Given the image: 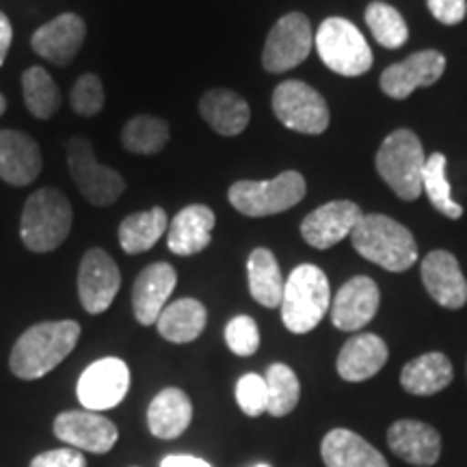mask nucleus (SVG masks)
Wrapping results in <instances>:
<instances>
[{"label":"nucleus","instance_id":"f257e3e1","mask_svg":"<svg viewBox=\"0 0 467 467\" xmlns=\"http://www.w3.org/2000/svg\"><path fill=\"white\" fill-rule=\"evenodd\" d=\"M80 337L76 320H52L26 329L11 350L9 368L17 379L35 381L48 375L72 353Z\"/></svg>","mask_w":467,"mask_h":467},{"label":"nucleus","instance_id":"f03ea898","mask_svg":"<svg viewBox=\"0 0 467 467\" xmlns=\"http://www.w3.org/2000/svg\"><path fill=\"white\" fill-rule=\"evenodd\" d=\"M350 241L361 258L389 273H405L418 260L413 234L385 214H364L350 234Z\"/></svg>","mask_w":467,"mask_h":467},{"label":"nucleus","instance_id":"7ed1b4c3","mask_svg":"<svg viewBox=\"0 0 467 467\" xmlns=\"http://www.w3.org/2000/svg\"><path fill=\"white\" fill-rule=\"evenodd\" d=\"M331 303L329 279L318 266L301 265L285 279L282 320L292 334H309L325 318Z\"/></svg>","mask_w":467,"mask_h":467},{"label":"nucleus","instance_id":"20e7f679","mask_svg":"<svg viewBox=\"0 0 467 467\" xmlns=\"http://www.w3.org/2000/svg\"><path fill=\"white\" fill-rule=\"evenodd\" d=\"M72 230V206L57 189H39L26 200L22 210L20 236L26 249L48 254L57 249Z\"/></svg>","mask_w":467,"mask_h":467},{"label":"nucleus","instance_id":"39448f33","mask_svg":"<svg viewBox=\"0 0 467 467\" xmlns=\"http://www.w3.org/2000/svg\"><path fill=\"white\" fill-rule=\"evenodd\" d=\"M426 156L416 132L400 128L385 139L377 151V171L400 200L413 202L422 195Z\"/></svg>","mask_w":467,"mask_h":467},{"label":"nucleus","instance_id":"423d86ee","mask_svg":"<svg viewBox=\"0 0 467 467\" xmlns=\"http://www.w3.org/2000/svg\"><path fill=\"white\" fill-rule=\"evenodd\" d=\"M307 184L299 171H284L273 180H241L227 191L230 203L244 217H271L295 208L306 197Z\"/></svg>","mask_w":467,"mask_h":467},{"label":"nucleus","instance_id":"0eeeda50","mask_svg":"<svg viewBox=\"0 0 467 467\" xmlns=\"http://www.w3.org/2000/svg\"><path fill=\"white\" fill-rule=\"evenodd\" d=\"M320 58L331 72L361 76L372 67V50L353 22L344 17H327L314 37Z\"/></svg>","mask_w":467,"mask_h":467},{"label":"nucleus","instance_id":"6e6552de","mask_svg":"<svg viewBox=\"0 0 467 467\" xmlns=\"http://www.w3.org/2000/svg\"><path fill=\"white\" fill-rule=\"evenodd\" d=\"M67 169L80 195L98 208L113 206L126 191V182L115 169L100 165L93 156L89 139L74 137L67 145Z\"/></svg>","mask_w":467,"mask_h":467},{"label":"nucleus","instance_id":"1a4fd4ad","mask_svg":"<svg viewBox=\"0 0 467 467\" xmlns=\"http://www.w3.org/2000/svg\"><path fill=\"white\" fill-rule=\"evenodd\" d=\"M273 110L290 130L323 134L329 128V107L325 98L301 80H285L273 93Z\"/></svg>","mask_w":467,"mask_h":467},{"label":"nucleus","instance_id":"9d476101","mask_svg":"<svg viewBox=\"0 0 467 467\" xmlns=\"http://www.w3.org/2000/svg\"><path fill=\"white\" fill-rule=\"evenodd\" d=\"M312 52V26L303 14H285L268 33L262 66L271 74H284L301 66Z\"/></svg>","mask_w":467,"mask_h":467},{"label":"nucleus","instance_id":"9b49d317","mask_svg":"<svg viewBox=\"0 0 467 467\" xmlns=\"http://www.w3.org/2000/svg\"><path fill=\"white\" fill-rule=\"evenodd\" d=\"M130 389V370L119 358L93 361L78 379L76 394L87 411H107L119 405Z\"/></svg>","mask_w":467,"mask_h":467},{"label":"nucleus","instance_id":"f8f14e48","mask_svg":"<svg viewBox=\"0 0 467 467\" xmlns=\"http://www.w3.org/2000/svg\"><path fill=\"white\" fill-rule=\"evenodd\" d=\"M121 285V273L104 249H89L78 266V296L89 314L110 307Z\"/></svg>","mask_w":467,"mask_h":467},{"label":"nucleus","instance_id":"ddd939ff","mask_svg":"<svg viewBox=\"0 0 467 467\" xmlns=\"http://www.w3.org/2000/svg\"><path fill=\"white\" fill-rule=\"evenodd\" d=\"M55 435L76 451L104 454L117 443L119 431L109 418L87 409L58 413L55 420Z\"/></svg>","mask_w":467,"mask_h":467},{"label":"nucleus","instance_id":"4468645a","mask_svg":"<svg viewBox=\"0 0 467 467\" xmlns=\"http://www.w3.org/2000/svg\"><path fill=\"white\" fill-rule=\"evenodd\" d=\"M446 57L437 50H422L394 63L381 74V91L394 100H407L420 87H431L441 78Z\"/></svg>","mask_w":467,"mask_h":467},{"label":"nucleus","instance_id":"2eb2a0df","mask_svg":"<svg viewBox=\"0 0 467 467\" xmlns=\"http://www.w3.org/2000/svg\"><path fill=\"white\" fill-rule=\"evenodd\" d=\"M361 217L364 214L355 202H329L303 219L301 236L314 249H329L350 236Z\"/></svg>","mask_w":467,"mask_h":467},{"label":"nucleus","instance_id":"dca6fc26","mask_svg":"<svg viewBox=\"0 0 467 467\" xmlns=\"http://www.w3.org/2000/svg\"><path fill=\"white\" fill-rule=\"evenodd\" d=\"M379 301H381L379 285L370 277L358 275L348 279L331 303V323L340 331L364 329L375 318Z\"/></svg>","mask_w":467,"mask_h":467},{"label":"nucleus","instance_id":"f3484780","mask_svg":"<svg viewBox=\"0 0 467 467\" xmlns=\"http://www.w3.org/2000/svg\"><path fill=\"white\" fill-rule=\"evenodd\" d=\"M87 26L78 14H61L33 33L31 46L39 57L55 66H67L85 42Z\"/></svg>","mask_w":467,"mask_h":467},{"label":"nucleus","instance_id":"a211bd4d","mask_svg":"<svg viewBox=\"0 0 467 467\" xmlns=\"http://www.w3.org/2000/svg\"><path fill=\"white\" fill-rule=\"evenodd\" d=\"M422 282L431 299L446 309H461L467 303V279L451 251H431L422 260Z\"/></svg>","mask_w":467,"mask_h":467},{"label":"nucleus","instance_id":"6ab92c4d","mask_svg":"<svg viewBox=\"0 0 467 467\" xmlns=\"http://www.w3.org/2000/svg\"><path fill=\"white\" fill-rule=\"evenodd\" d=\"M175 284H178V275H175V268L167 262H156V265L143 268L132 285L134 318L143 327L156 325L162 309L167 307L169 296L175 290Z\"/></svg>","mask_w":467,"mask_h":467},{"label":"nucleus","instance_id":"aec40b11","mask_svg":"<svg viewBox=\"0 0 467 467\" xmlns=\"http://www.w3.org/2000/svg\"><path fill=\"white\" fill-rule=\"evenodd\" d=\"M388 443L396 457L416 467H431L440 461L441 435L420 420H399L389 426Z\"/></svg>","mask_w":467,"mask_h":467},{"label":"nucleus","instance_id":"412c9836","mask_svg":"<svg viewBox=\"0 0 467 467\" xmlns=\"http://www.w3.org/2000/svg\"><path fill=\"white\" fill-rule=\"evenodd\" d=\"M42 151L20 130H0V180L11 186L31 184L42 173Z\"/></svg>","mask_w":467,"mask_h":467},{"label":"nucleus","instance_id":"4be33fe9","mask_svg":"<svg viewBox=\"0 0 467 467\" xmlns=\"http://www.w3.org/2000/svg\"><path fill=\"white\" fill-rule=\"evenodd\" d=\"M217 223L214 213L203 203H192L175 214L167 230V247L175 255L202 254L213 241V227Z\"/></svg>","mask_w":467,"mask_h":467},{"label":"nucleus","instance_id":"5701e85b","mask_svg":"<svg viewBox=\"0 0 467 467\" xmlns=\"http://www.w3.org/2000/svg\"><path fill=\"white\" fill-rule=\"evenodd\" d=\"M389 358L388 344L375 334H358L344 344L337 355V375L344 381L361 383L377 375Z\"/></svg>","mask_w":467,"mask_h":467},{"label":"nucleus","instance_id":"b1692460","mask_svg":"<svg viewBox=\"0 0 467 467\" xmlns=\"http://www.w3.org/2000/svg\"><path fill=\"white\" fill-rule=\"evenodd\" d=\"M327 467H389L372 443L348 429H334L320 443Z\"/></svg>","mask_w":467,"mask_h":467},{"label":"nucleus","instance_id":"393cba45","mask_svg":"<svg viewBox=\"0 0 467 467\" xmlns=\"http://www.w3.org/2000/svg\"><path fill=\"white\" fill-rule=\"evenodd\" d=\"M192 405L182 389L167 388L154 396L148 409V426L159 440H175L191 426Z\"/></svg>","mask_w":467,"mask_h":467},{"label":"nucleus","instance_id":"a878e982","mask_svg":"<svg viewBox=\"0 0 467 467\" xmlns=\"http://www.w3.org/2000/svg\"><path fill=\"white\" fill-rule=\"evenodd\" d=\"M200 113L206 124L221 137H236L249 126L251 110L244 98L230 89H213L203 93Z\"/></svg>","mask_w":467,"mask_h":467},{"label":"nucleus","instance_id":"bb28decb","mask_svg":"<svg viewBox=\"0 0 467 467\" xmlns=\"http://www.w3.org/2000/svg\"><path fill=\"white\" fill-rule=\"evenodd\" d=\"M454 370L443 353H426L402 368L400 385L413 396H433L452 383Z\"/></svg>","mask_w":467,"mask_h":467},{"label":"nucleus","instance_id":"cd10ccee","mask_svg":"<svg viewBox=\"0 0 467 467\" xmlns=\"http://www.w3.org/2000/svg\"><path fill=\"white\" fill-rule=\"evenodd\" d=\"M247 277H249V292L260 306L268 309L282 306L284 296V277L282 268L277 265V258L273 251L258 247L251 251L247 260Z\"/></svg>","mask_w":467,"mask_h":467},{"label":"nucleus","instance_id":"c85d7f7f","mask_svg":"<svg viewBox=\"0 0 467 467\" xmlns=\"http://www.w3.org/2000/svg\"><path fill=\"white\" fill-rule=\"evenodd\" d=\"M208 312L197 299H178L162 309L156 320L159 334L173 344H186L197 340L206 327Z\"/></svg>","mask_w":467,"mask_h":467},{"label":"nucleus","instance_id":"c756f323","mask_svg":"<svg viewBox=\"0 0 467 467\" xmlns=\"http://www.w3.org/2000/svg\"><path fill=\"white\" fill-rule=\"evenodd\" d=\"M167 230L169 217L165 210L151 208L145 210V213L130 214V217L121 221L117 236H119L121 249H124L128 255H137L154 247V244L165 236Z\"/></svg>","mask_w":467,"mask_h":467},{"label":"nucleus","instance_id":"7c9ffc66","mask_svg":"<svg viewBox=\"0 0 467 467\" xmlns=\"http://www.w3.org/2000/svg\"><path fill=\"white\" fill-rule=\"evenodd\" d=\"M169 124L154 115H137L121 130V143L130 154L154 156L169 141Z\"/></svg>","mask_w":467,"mask_h":467},{"label":"nucleus","instance_id":"2f4dec72","mask_svg":"<svg viewBox=\"0 0 467 467\" xmlns=\"http://www.w3.org/2000/svg\"><path fill=\"white\" fill-rule=\"evenodd\" d=\"M22 96L28 113L37 119H50L61 107V91L44 67L33 66L22 74Z\"/></svg>","mask_w":467,"mask_h":467},{"label":"nucleus","instance_id":"473e14b6","mask_svg":"<svg viewBox=\"0 0 467 467\" xmlns=\"http://www.w3.org/2000/svg\"><path fill=\"white\" fill-rule=\"evenodd\" d=\"M265 381L268 394L266 413H271L273 418L288 416L292 409L299 405L301 399V385L295 370L285 364H273L268 366Z\"/></svg>","mask_w":467,"mask_h":467},{"label":"nucleus","instance_id":"72a5a7b5","mask_svg":"<svg viewBox=\"0 0 467 467\" xmlns=\"http://www.w3.org/2000/svg\"><path fill=\"white\" fill-rule=\"evenodd\" d=\"M446 156L435 151L426 159L424 173H422V191L429 195V200L433 206L440 210L441 214H446L448 219H461L463 217V208L452 200L451 182L446 178Z\"/></svg>","mask_w":467,"mask_h":467},{"label":"nucleus","instance_id":"f704fd0d","mask_svg":"<svg viewBox=\"0 0 467 467\" xmlns=\"http://www.w3.org/2000/svg\"><path fill=\"white\" fill-rule=\"evenodd\" d=\"M366 22L372 37L385 48H400L409 39L405 17L388 3H370L366 9Z\"/></svg>","mask_w":467,"mask_h":467},{"label":"nucleus","instance_id":"c9c22d12","mask_svg":"<svg viewBox=\"0 0 467 467\" xmlns=\"http://www.w3.org/2000/svg\"><path fill=\"white\" fill-rule=\"evenodd\" d=\"M225 342L234 355L251 358L260 348V329L251 317H234L225 327Z\"/></svg>","mask_w":467,"mask_h":467},{"label":"nucleus","instance_id":"e433bc0d","mask_svg":"<svg viewBox=\"0 0 467 467\" xmlns=\"http://www.w3.org/2000/svg\"><path fill=\"white\" fill-rule=\"evenodd\" d=\"M72 109L80 117H96L104 109V87L100 76L83 74L72 89Z\"/></svg>","mask_w":467,"mask_h":467},{"label":"nucleus","instance_id":"4c0bfd02","mask_svg":"<svg viewBox=\"0 0 467 467\" xmlns=\"http://www.w3.org/2000/svg\"><path fill=\"white\" fill-rule=\"evenodd\" d=\"M236 402L243 409V413H247L249 418H258L262 413H266L268 394L265 377L249 372V375L238 379Z\"/></svg>","mask_w":467,"mask_h":467},{"label":"nucleus","instance_id":"58836bf2","mask_svg":"<svg viewBox=\"0 0 467 467\" xmlns=\"http://www.w3.org/2000/svg\"><path fill=\"white\" fill-rule=\"evenodd\" d=\"M31 467H87L85 454L76 448H58L37 454L31 461Z\"/></svg>","mask_w":467,"mask_h":467},{"label":"nucleus","instance_id":"ea45409f","mask_svg":"<svg viewBox=\"0 0 467 467\" xmlns=\"http://www.w3.org/2000/svg\"><path fill=\"white\" fill-rule=\"evenodd\" d=\"M429 9L441 25H459L467 14L465 0H429Z\"/></svg>","mask_w":467,"mask_h":467},{"label":"nucleus","instance_id":"a19ab883","mask_svg":"<svg viewBox=\"0 0 467 467\" xmlns=\"http://www.w3.org/2000/svg\"><path fill=\"white\" fill-rule=\"evenodd\" d=\"M161 467H213V465L200 457H191V454H169V457L161 461Z\"/></svg>","mask_w":467,"mask_h":467},{"label":"nucleus","instance_id":"79ce46f5","mask_svg":"<svg viewBox=\"0 0 467 467\" xmlns=\"http://www.w3.org/2000/svg\"><path fill=\"white\" fill-rule=\"evenodd\" d=\"M11 42H14V28H11L9 17L0 11V67H3L5 58H7Z\"/></svg>","mask_w":467,"mask_h":467},{"label":"nucleus","instance_id":"37998d69","mask_svg":"<svg viewBox=\"0 0 467 467\" xmlns=\"http://www.w3.org/2000/svg\"><path fill=\"white\" fill-rule=\"evenodd\" d=\"M5 110H7V100H5V96L0 93V115H3Z\"/></svg>","mask_w":467,"mask_h":467},{"label":"nucleus","instance_id":"c03bdc74","mask_svg":"<svg viewBox=\"0 0 467 467\" xmlns=\"http://www.w3.org/2000/svg\"><path fill=\"white\" fill-rule=\"evenodd\" d=\"M254 467H271V465H266V463H258V465H254Z\"/></svg>","mask_w":467,"mask_h":467}]
</instances>
